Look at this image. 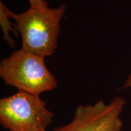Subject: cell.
Wrapping results in <instances>:
<instances>
[{
    "label": "cell",
    "instance_id": "obj_3",
    "mask_svg": "<svg viewBox=\"0 0 131 131\" xmlns=\"http://www.w3.org/2000/svg\"><path fill=\"white\" fill-rule=\"evenodd\" d=\"M54 114L40 96L18 91L0 100V123L9 131H42Z\"/></svg>",
    "mask_w": 131,
    "mask_h": 131
},
{
    "label": "cell",
    "instance_id": "obj_4",
    "mask_svg": "<svg viewBox=\"0 0 131 131\" xmlns=\"http://www.w3.org/2000/svg\"><path fill=\"white\" fill-rule=\"evenodd\" d=\"M125 104L124 98L116 96L109 104L100 100L94 104H80L72 120L54 131H121L120 115Z\"/></svg>",
    "mask_w": 131,
    "mask_h": 131
},
{
    "label": "cell",
    "instance_id": "obj_1",
    "mask_svg": "<svg viewBox=\"0 0 131 131\" xmlns=\"http://www.w3.org/2000/svg\"><path fill=\"white\" fill-rule=\"evenodd\" d=\"M5 9L8 16L15 21V28L21 36V50L44 58L56 51L60 21L66 10L65 4L57 8L30 7L19 14L6 7Z\"/></svg>",
    "mask_w": 131,
    "mask_h": 131
},
{
    "label": "cell",
    "instance_id": "obj_5",
    "mask_svg": "<svg viewBox=\"0 0 131 131\" xmlns=\"http://www.w3.org/2000/svg\"><path fill=\"white\" fill-rule=\"evenodd\" d=\"M6 6L3 3L0 2V24L4 34V38L11 47H14L15 41L9 35V31L12 30L16 34V31L12 27V24L9 21V17L6 13Z\"/></svg>",
    "mask_w": 131,
    "mask_h": 131
},
{
    "label": "cell",
    "instance_id": "obj_7",
    "mask_svg": "<svg viewBox=\"0 0 131 131\" xmlns=\"http://www.w3.org/2000/svg\"><path fill=\"white\" fill-rule=\"evenodd\" d=\"M131 88V74L129 75L128 77L124 82L123 86L122 87V89H126V88Z\"/></svg>",
    "mask_w": 131,
    "mask_h": 131
},
{
    "label": "cell",
    "instance_id": "obj_6",
    "mask_svg": "<svg viewBox=\"0 0 131 131\" xmlns=\"http://www.w3.org/2000/svg\"><path fill=\"white\" fill-rule=\"evenodd\" d=\"M30 7L38 9H45L48 7V4L45 0H29Z\"/></svg>",
    "mask_w": 131,
    "mask_h": 131
},
{
    "label": "cell",
    "instance_id": "obj_8",
    "mask_svg": "<svg viewBox=\"0 0 131 131\" xmlns=\"http://www.w3.org/2000/svg\"><path fill=\"white\" fill-rule=\"evenodd\" d=\"M42 131H47L46 130H42Z\"/></svg>",
    "mask_w": 131,
    "mask_h": 131
},
{
    "label": "cell",
    "instance_id": "obj_2",
    "mask_svg": "<svg viewBox=\"0 0 131 131\" xmlns=\"http://www.w3.org/2000/svg\"><path fill=\"white\" fill-rule=\"evenodd\" d=\"M0 77L8 86L37 96L52 91L58 85L55 76L47 68L44 57L21 49L1 60Z\"/></svg>",
    "mask_w": 131,
    "mask_h": 131
}]
</instances>
